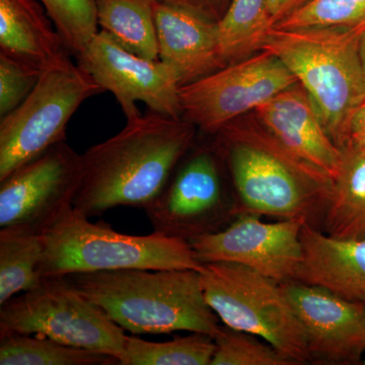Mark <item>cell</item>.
Here are the masks:
<instances>
[{
    "label": "cell",
    "instance_id": "19",
    "mask_svg": "<svg viewBox=\"0 0 365 365\" xmlns=\"http://www.w3.org/2000/svg\"><path fill=\"white\" fill-rule=\"evenodd\" d=\"M326 207L327 234L338 239H365V153L347 143Z\"/></svg>",
    "mask_w": 365,
    "mask_h": 365
},
{
    "label": "cell",
    "instance_id": "11",
    "mask_svg": "<svg viewBox=\"0 0 365 365\" xmlns=\"http://www.w3.org/2000/svg\"><path fill=\"white\" fill-rule=\"evenodd\" d=\"M186 157L144 211L153 232L190 242L222 230L235 209L225 195L220 155L202 148Z\"/></svg>",
    "mask_w": 365,
    "mask_h": 365
},
{
    "label": "cell",
    "instance_id": "23",
    "mask_svg": "<svg viewBox=\"0 0 365 365\" xmlns=\"http://www.w3.org/2000/svg\"><path fill=\"white\" fill-rule=\"evenodd\" d=\"M119 365V360L38 335L0 334V365Z\"/></svg>",
    "mask_w": 365,
    "mask_h": 365
},
{
    "label": "cell",
    "instance_id": "13",
    "mask_svg": "<svg viewBox=\"0 0 365 365\" xmlns=\"http://www.w3.org/2000/svg\"><path fill=\"white\" fill-rule=\"evenodd\" d=\"M78 61L104 91L115 96L127 121L140 116L137 102H143L158 114L182 118L181 86L175 72L162 60L139 56L101 31Z\"/></svg>",
    "mask_w": 365,
    "mask_h": 365
},
{
    "label": "cell",
    "instance_id": "30",
    "mask_svg": "<svg viewBox=\"0 0 365 365\" xmlns=\"http://www.w3.org/2000/svg\"><path fill=\"white\" fill-rule=\"evenodd\" d=\"M309 1V0H268V13L271 24L273 26H275Z\"/></svg>",
    "mask_w": 365,
    "mask_h": 365
},
{
    "label": "cell",
    "instance_id": "10",
    "mask_svg": "<svg viewBox=\"0 0 365 365\" xmlns=\"http://www.w3.org/2000/svg\"><path fill=\"white\" fill-rule=\"evenodd\" d=\"M83 176V155L55 144L0 181V227L43 234L73 207Z\"/></svg>",
    "mask_w": 365,
    "mask_h": 365
},
{
    "label": "cell",
    "instance_id": "15",
    "mask_svg": "<svg viewBox=\"0 0 365 365\" xmlns=\"http://www.w3.org/2000/svg\"><path fill=\"white\" fill-rule=\"evenodd\" d=\"M259 124L285 150L331 179L339 174L342 151L329 136L306 90L295 83L259 106Z\"/></svg>",
    "mask_w": 365,
    "mask_h": 365
},
{
    "label": "cell",
    "instance_id": "20",
    "mask_svg": "<svg viewBox=\"0 0 365 365\" xmlns=\"http://www.w3.org/2000/svg\"><path fill=\"white\" fill-rule=\"evenodd\" d=\"M157 0H95L98 26L118 44L139 56L158 59Z\"/></svg>",
    "mask_w": 365,
    "mask_h": 365
},
{
    "label": "cell",
    "instance_id": "22",
    "mask_svg": "<svg viewBox=\"0 0 365 365\" xmlns=\"http://www.w3.org/2000/svg\"><path fill=\"white\" fill-rule=\"evenodd\" d=\"M217 26L225 66L251 56L260 51L262 43L273 28L268 0H230Z\"/></svg>",
    "mask_w": 365,
    "mask_h": 365
},
{
    "label": "cell",
    "instance_id": "25",
    "mask_svg": "<svg viewBox=\"0 0 365 365\" xmlns=\"http://www.w3.org/2000/svg\"><path fill=\"white\" fill-rule=\"evenodd\" d=\"M76 58L98 33L95 0H39Z\"/></svg>",
    "mask_w": 365,
    "mask_h": 365
},
{
    "label": "cell",
    "instance_id": "26",
    "mask_svg": "<svg viewBox=\"0 0 365 365\" xmlns=\"http://www.w3.org/2000/svg\"><path fill=\"white\" fill-rule=\"evenodd\" d=\"M365 25V0H309L273 28H353Z\"/></svg>",
    "mask_w": 365,
    "mask_h": 365
},
{
    "label": "cell",
    "instance_id": "16",
    "mask_svg": "<svg viewBox=\"0 0 365 365\" xmlns=\"http://www.w3.org/2000/svg\"><path fill=\"white\" fill-rule=\"evenodd\" d=\"M155 18L158 59L175 72L180 86L227 66L220 54L217 21L158 0Z\"/></svg>",
    "mask_w": 365,
    "mask_h": 365
},
{
    "label": "cell",
    "instance_id": "7",
    "mask_svg": "<svg viewBox=\"0 0 365 365\" xmlns=\"http://www.w3.org/2000/svg\"><path fill=\"white\" fill-rule=\"evenodd\" d=\"M38 335L111 355L121 364L126 334L73 287L67 276L43 277L37 287L0 306V334Z\"/></svg>",
    "mask_w": 365,
    "mask_h": 365
},
{
    "label": "cell",
    "instance_id": "24",
    "mask_svg": "<svg viewBox=\"0 0 365 365\" xmlns=\"http://www.w3.org/2000/svg\"><path fill=\"white\" fill-rule=\"evenodd\" d=\"M215 351V339L205 334L191 333L165 342L126 336L120 365H210Z\"/></svg>",
    "mask_w": 365,
    "mask_h": 365
},
{
    "label": "cell",
    "instance_id": "17",
    "mask_svg": "<svg viewBox=\"0 0 365 365\" xmlns=\"http://www.w3.org/2000/svg\"><path fill=\"white\" fill-rule=\"evenodd\" d=\"M302 242L304 258L294 280L365 302V239H338L307 222Z\"/></svg>",
    "mask_w": 365,
    "mask_h": 365
},
{
    "label": "cell",
    "instance_id": "28",
    "mask_svg": "<svg viewBox=\"0 0 365 365\" xmlns=\"http://www.w3.org/2000/svg\"><path fill=\"white\" fill-rule=\"evenodd\" d=\"M42 71L0 52V117L16 110L32 93Z\"/></svg>",
    "mask_w": 365,
    "mask_h": 365
},
{
    "label": "cell",
    "instance_id": "9",
    "mask_svg": "<svg viewBox=\"0 0 365 365\" xmlns=\"http://www.w3.org/2000/svg\"><path fill=\"white\" fill-rule=\"evenodd\" d=\"M295 83L297 78L276 55L260 50L181 86L182 118L206 133L216 134Z\"/></svg>",
    "mask_w": 365,
    "mask_h": 365
},
{
    "label": "cell",
    "instance_id": "27",
    "mask_svg": "<svg viewBox=\"0 0 365 365\" xmlns=\"http://www.w3.org/2000/svg\"><path fill=\"white\" fill-rule=\"evenodd\" d=\"M210 365H294L275 347L251 334L222 326Z\"/></svg>",
    "mask_w": 365,
    "mask_h": 365
},
{
    "label": "cell",
    "instance_id": "3",
    "mask_svg": "<svg viewBox=\"0 0 365 365\" xmlns=\"http://www.w3.org/2000/svg\"><path fill=\"white\" fill-rule=\"evenodd\" d=\"M225 155L240 205L237 213L311 218L326 208L334 181L275 140L255 118H237L222 130Z\"/></svg>",
    "mask_w": 365,
    "mask_h": 365
},
{
    "label": "cell",
    "instance_id": "14",
    "mask_svg": "<svg viewBox=\"0 0 365 365\" xmlns=\"http://www.w3.org/2000/svg\"><path fill=\"white\" fill-rule=\"evenodd\" d=\"M281 287L306 334L311 360L359 364L365 355V302L297 280Z\"/></svg>",
    "mask_w": 365,
    "mask_h": 365
},
{
    "label": "cell",
    "instance_id": "1",
    "mask_svg": "<svg viewBox=\"0 0 365 365\" xmlns=\"http://www.w3.org/2000/svg\"><path fill=\"white\" fill-rule=\"evenodd\" d=\"M195 128L182 118L150 110L127 121L116 135L83 153V181L73 208L88 217L117 206L144 210L191 150Z\"/></svg>",
    "mask_w": 365,
    "mask_h": 365
},
{
    "label": "cell",
    "instance_id": "32",
    "mask_svg": "<svg viewBox=\"0 0 365 365\" xmlns=\"http://www.w3.org/2000/svg\"><path fill=\"white\" fill-rule=\"evenodd\" d=\"M359 53H360V58H361L362 66H364V71H365V28L364 32L361 34V37H360L359 41Z\"/></svg>",
    "mask_w": 365,
    "mask_h": 365
},
{
    "label": "cell",
    "instance_id": "8",
    "mask_svg": "<svg viewBox=\"0 0 365 365\" xmlns=\"http://www.w3.org/2000/svg\"><path fill=\"white\" fill-rule=\"evenodd\" d=\"M104 93L90 73L68 57L41 74L32 93L0 121V181L14 170L66 140L74 113Z\"/></svg>",
    "mask_w": 365,
    "mask_h": 365
},
{
    "label": "cell",
    "instance_id": "6",
    "mask_svg": "<svg viewBox=\"0 0 365 365\" xmlns=\"http://www.w3.org/2000/svg\"><path fill=\"white\" fill-rule=\"evenodd\" d=\"M204 265V297L223 325L261 338L295 364L311 360L306 334L281 283L241 264Z\"/></svg>",
    "mask_w": 365,
    "mask_h": 365
},
{
    "label": "cell",
    "instance_id": "29",
    "mask_svg": "<svg viewBox=\"0 0 365 365\" xmlns=\"http://www.w3.org/2000/svg\"><path fill=\"white\" fill-rule=\"evenodd\" d=\"M158 1L184 7L202 14L211 20L218 21L227 11L230 0H158Z\"/></svg>",
    "mask_w": 365,
    "mask_h": 365
},
{
    "label": "cell",
    "instance_id": "2",
    "mask_svg": "<svg viewBox=\"0 0 365 365\" xmlns=\"http://www.w3.org/2000/svg\"><path fill=\"white\" fill-rule=\"evenodd\" d=\"M67 278L114 323L134 335L186 331L215 339L222 329L204 297L199 271L120 269Z\"/></svg>",
    "mask_w": 365,
    "mask_h": 365
},
{
    "label": "cell",
    "instance_id": "4",
    "mask_svg": "<svg viewBox=\"0 0 365 365\" xmlns=\"http://www.w3.org/2000/svg\"><path fill=\"white\" fill-rule=\"evenodd\" d=\"M365 25L353 28H272L262 43L306 90L338 148L349 138L350 122L365 102V71L359 41Z\"/></svg>",
    "mask_w": 365,
    "mask_h": 365
},
{
    "label": "cell",
    "instance_id": "31",
    "mask_svg": "<svg viewBox=\"0 0 365 365\" xmlns=\"http://www.w3.org/2000/svg\"><path fill=\"white\" fill-rule=\"evenodd\" d=\"M347 143H352L365 153V102L353 115Z\"/></svg>",
    "mask_w": 365,
    "mask_h": 365
},
{
    "label": "cell",
    "instance_id": "18",
    "mask_svg": "<svg viewBox=\"0 0 365 365\" xmlns=\"http://www.w3.org/2000/svg\"><path fill=\"white\" fill-rule=\"evenodd\" d=\"M0 52L42 71L71 54L37 0H0Z\"/></svg>",
    "mask_w": 365,
    "mask_h": 365
},
{
    "label": "cell",
    "instance_id": "21",
    "mask_svg": "<svg viewBox=\"0 0 365 365\" xmlns=\"http://www.w3.org/2000/svg\"><path fill=\"white\" fill-rule=\"evenodd\" d=\"M42 232L21 227L0 230V306L14 295L37 287L42 276Z\"/></svg>",
    "mask_w": 365,
    "mask_h": 365
},
{
    "label": "cell",
    "instance_id": "12",
    "mask_svg": "<svg viewBox=\"0 0 365 365\" xmlns=\"http://www.w3.org/2000/svg\"><path fill=\"white\" fill-rule=\"evenodd\" d=\"M240 215L227 227L189 242L197 260L241 264L279 283L294 280L304 258L302 230L309 218L265 222L259 215Z\"/></svg>",
    "mask_w": 365,
    "mask_h": 365
},
{
    "label": "cell",
    "instance_id": "5",
    "mask_svg": "<svg viewBox=\"0 0 365 365\" xmlns=\"http://www.w3.org/2000/svg\"><path fill=\"white\" fill-rule=\"evenodd\" d=\"M88 218L71 207L43 232L42 278L120 269L204 270L189 242L155 232L121 234Z\"/></svg>",
    "mask_w": 365,
    "mask_h": 365
}]
</instances>
